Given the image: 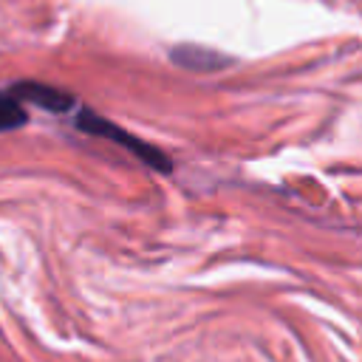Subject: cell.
<instances>
[{
  "label": "cell",
  "instance_id": "cell-4",
  "mask_svg": "<svg viewBox=\"0 0 362 362\" xmlns=\"http://www.w3.org/2000/svg\"><path fill=\"white\" fill-rule=\"evenodd\" d=\"M25 107L20 105V96L14 90H0V133L17 130L25 124Z\"/></svg>",
  "mask_w": 362,
  "mask_h": 362
},
{
  "label": "cell",
  "instance_id": "cell-3",
  "mask_svg": "<svg viewBox=\"0 0 362 362\" xmlns=\"http://www.w3.org/2000/svg\"><path fill=\"white\" fill-rule=\"evenodd\" d=\"M173 59L189 71H215L221 68L226 59L215 51H206V48H195V45H181L173 51Z\"/></svg>",
  "mask_w": 362,
  "mask_h": 362
},
{
  "label": "cell",
  "instance_id": "cell-1",
  "mask_svg": "<svg viewBox=\"0 0 362 362\" xmlns=\"http://www.w3.org/2000/svg\"><path fill=\"white\" fill-rule=\"evenodd\" d=\"M76 127H79V130H85V133H90V136H102V139H110V141L122 144L124 150L136 153V158H141V161H144V164H150L153 170L170 173V158H167L158 147H153V144L141 141L139 136H133V133L122 130L119 124H113V122L102 119V116H99V113H93V110H82V113L76 116Z\"/></svg>",
  "mask_w": 362,
  "mask_h": 362
},
{
  "label": "cell",
  "instance_id": "cell-2",
  "mask_svg": "<svg viewBox=\"0 0 362 362\" xmlns=\"http://www.w3.org/2000/svg\"><path fill=\"white\" fill-rule=\"evenodd\" d=\"M23 102H31V105H40L51 113H65L71 105H74V96L59 90V88H51V85H42V82H17L11 88Z\"/></svg>",
  "mask_w": 362,
  "mask_h": 362
}]
</instances>
